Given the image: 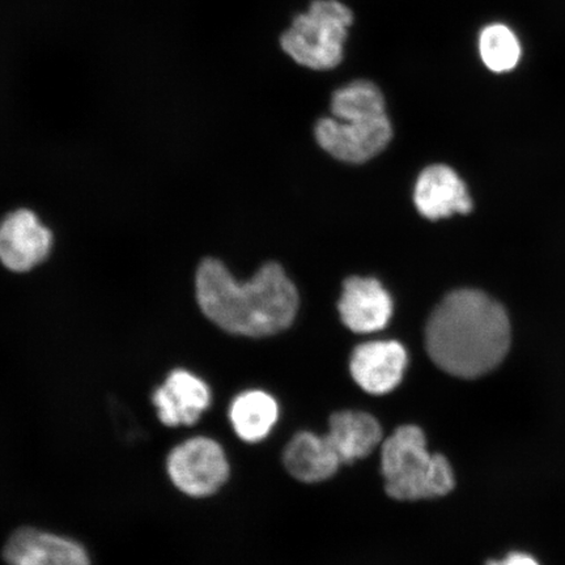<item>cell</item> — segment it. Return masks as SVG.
Wrapping results in <instances>:
<instances>
[{
    "label": "cell",
    "instance_id": "obj_1",
    "mask_svg": "<svg viewBox=\"0 0 565 565\" xmlns=\"http://www.w3.org/2000/svg\"><path fill=\"white\" fill-rule=\"evenodd\" d=\"M511 348V323L498 301L477 289L445 296L426 328V349L440 370L477 379L503 362Z\"/></svg>",
    "mask_w": 565,
    "mask_h": 565
},
{
    "label": "cell",
    "instance_id": "obj_2",
    "mask_svg": "<svg viewBox=\"0 0 565 565\" xmlns=\"http://www.w3.org/2000/svg\"><path fill=\"white\" fill-rule=\"evenodd\" d=\"M196 299L202 312L228 333L267 337L295 320L299 294L278 264H266L254 278L239 282L221 260L204 259L198 268Z\"/></svg>",
    "mask_w": 565,
    "mask_h": 565
},
{
    "label": "cell",
    "instance_id": "obj_3",
    "mask_svg": "<svg viewBox=\"0 0 565 565\" xmlns=\"http://www.w3.org/2000/svg\"><path fill=\"white\" fill-rule=\"evenodd\" d=\"M334 117L322 118L316 138L331 157L364 162L385 150L393 137L385 100L376 84L356 81L339 88L331 98Z\"/></svg>",
    "mask_w": 565,
    "mask_h": 565
},
{
    "label": "cell",
    "instance_id": "obj_4",
    "mask_svg": "<svg viewBox=\"0 0 565 565\" xmlns=\"http://www.w3.org/2000/svg\"><path fill=\"white\" fill-rule=\"evenodd\" d=\"M385 490L395 500L440 498L455 489L454 469L447 458L429 454L426 436L416 426L394 430L381 448Z\"/></svg>",
    "mask_w": 565,
    "mask_h": 565
},
{
    "label": "cell",
    "instance_id": "obj_5",
    "mask_svg": "<svg viewBox=\"0 0 565 565\" xmlns=\"http://www.w3.org/2000/svg\"><path fill=\"white\" fill-rule=\"evenodd\" d=\"M353 23L352 11L339 0H313L306 13L281 34L282 52L299 65L323 71L343 60L344 42Z\"/></svg>",
    "mask_w": 565,
    "mask_h": 565
},
{
    "label": "cell",
    "instance_id": "obj_6",
    "mask_svg": "<svg viewBox=\"0 0 565 565\" xmlns=\"http://www.w3.org/2000/svg\"><path fill=\"white\" fill-rule=\"evenodd\" d=\"M168 475L173 484L193 498H206L227 482L230 465L223 448L209 437L183 441L168 456Z\"/></svg>",
    "mask_w": 565,
    "mask_h": 565
},
{
    "label": "cell",
    "instance_id": "obj_7",
    "mask_svg": "<svg viewBox=\"0 0 565 565\" xmlns=\"http://www.w3.org/2000/svg\"><path fill=\"white\" fill-rule=\"evenodd\" d=\"M52 233L30 210H18L0 223V263L24 273L38 266L52 249Z\"/></svg>",
    "mask_w": 565,
    "mask_h": 565
},
{
    "label": "cell",
    "instance_id": "obj_8",
    "mask_svg": "<svg viewBox=\"0 0 565 565\" xmlns=\"http://www.w3.org/2000/svg\"><path fill=\"white\" fill-rule=\"evenodd\" d=\"M408 362L404 345L395 341L360 344L352 352L350 371L364 392L384 395L401 384Z\"/></svg>",
    "mask_w": 565,
    "mask_h": 565
},
{
    "label": "cell",
    "instance_id": "obj_9",
    "mask_svg": "<svg viewBox=\"0 0 565 565\" xmlns=\"http://www.w3.org/2000/svg\"><path fill=\"white\" fill-rule=\"evenodd\" d=\"M159 419L168 427L192 426L211 405L210 387L192 372L175 370L153 393Z\"/></svg>",
    "mask_w": 565,
    "mask_h": 565
},
{
    "label": "cell",
    "instance_id": "obj_10",
    "mask_svg": "<svg viewBox=\"0 0 565 565\" xmlns=\"http://www.w3.org/2000/svg\"><path fill=\"white\" fill-rule=\"evenodd\" d=\"M4 559L9 565H90L87 551L79 543L33 527L11 535Z\"/></svg>",
    "mask_w": 565,
    "mask_h": 565
},
{
    "label": "cell",
    "instance_id": "obj_11",
    "mask_svg": "<svg viewBox=\"0 0 565 565\" xmlns=\"http://www.w3.org/2000/svg\"><path fill=\"white\" fill-rule=\"evenodd\" d=\"M338 309L353 333L369 334L383 330L391 321L393 301L379 280L352 277L344 281Z\"/></svg>",
    "mask_w": 565,
    "mask_h": 565
},
{
    "label": "cell",
    "instance_id": "obj_12",
    "mask_svg": "<svg viewBox=\"0 0 565 565\" xmlns=\"http://www.w3.org/2000/svg\"><path fill=\"white\" fill-rule=\"evenodd\" d=\"M414 201L416 209L429 221L469 214L472 210L471 198L462 180L454 169L440 164L424 169L416 182Z\"/></svg>",
    "mask_w": 565,
    "mask_h": 565
},
{
    "label": "cell",
    "instance_id": "obj_13",
    "mask_svg": "<svg viewBox=\"0 0 565 565\" xmlns=\"http://www.w3.org/2000/svg\"><path fill=\"white\" fill-rule=\"evenodd\" d=\"M282 462L289 475L303 483L323 482L342 463L328 437L312 433L296 435L286 447Z\"/></svg>",
    "mask_w": 565,
    "mask_h": 565
},
{
    "label": "cell",
    "instance_id": "obj_14",
    "mask_svg": "<svg viewBox=\"0 0 565 565\" xmlns=\"http://www.w3.org/2000/svg\"><path fill=\"white\" fill-rule=\"evenodd\" d=\"M342 463L370 456L383 440V428L374 416L363 412H341L330 418L327 435Z\"/></svg>",
    "mask_w": 565,
    "mask_h": 565
},
{
    "label": "cell",
    "instance_id": "obj_15",
    "mask_svg": "<svg viewBox=\"0 0 565 565\" xmlns=\"http://www.w3.org/2000/svg\"><path fill=\"white\" fill-rule=\"evenodd\" d=\"M278 416L277 401L263 391H247L237 395L230 408L233 429L239 439L247 443L266 439Z\"/></svg>",
    "mask_w": 565,
    "mask_h": 565
},
{
    "label": "cell",
    "instance_id": "obj_16",
    "mask_svg": "<svg viewBox=\"0 0 565 565\" xmlns=\"http://www.w3.org/2000/svg\"><path fill=\"white\" fill-rule=\"evenodd\" d=\"M479 53L487 68L493 73H507L519 65L521 45L510 28L493 24L480 32Z\"/></svg>",
    "mask_w": 565,
    "mask_h": 565
},
{
    "label": "cell",
    "instance_id": "obj_17",
    "mask_svg": "<svg viewBox=\"0 0 565 565\" xmlns=\"http://www.w3.org/2000/svg\"><path fill=\"white\" fill-rule=\"evenodd\" d=\"M486 565H540V563L527 554L512 553L503 561H490Z\"/></svg>",
    "mask_w": 565,
    "mask_h": 565
}]
</instances>
